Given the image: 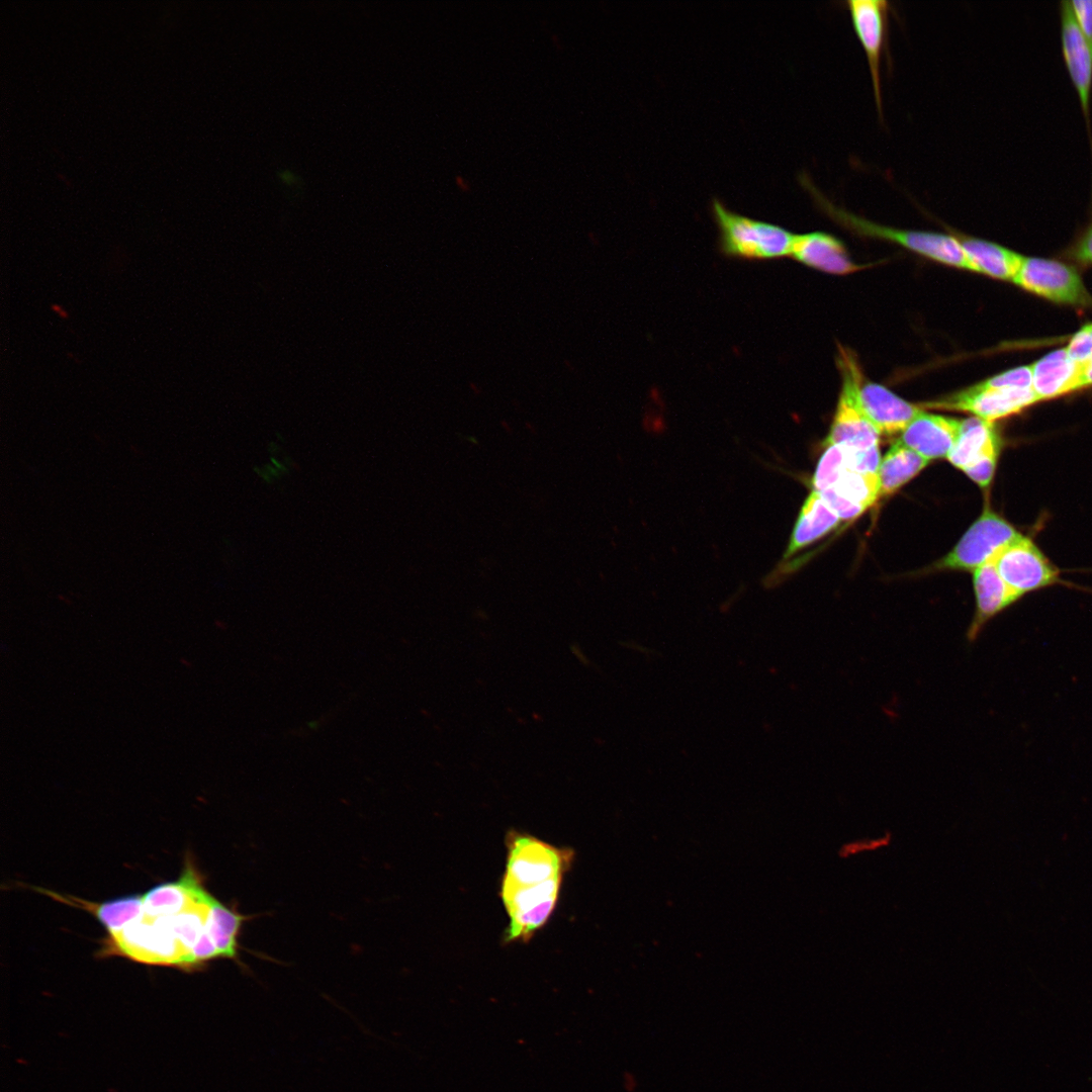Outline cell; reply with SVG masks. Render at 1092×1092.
I'll use <instances>...</instances> for the list:
<instances>
[{"instance_id":"1","label":"cell","mask_w":1092,"mask_h":1092,"mask_svg":"<svg viewBox=\"0 0 1092 1092\" xmlns=\"http://www.w3.org/2000/svg\"><path fill=\"white\" fill-rule=\"evenodd\" d=\"M506 848L500 884V898L509 916L505 940L527 942L553 914L574 852L515 830L507 834Z\"/></svg>"},{"instance_id":"2","label":"cell","mask_w":1092,"mask_h":1092,"mask_svg":"<svg viewBox=\"0 0 1092 1092\" xmlns=\"http://www.w3.org/2000/svg\"><path fill=\"white\" fill-rule=\"evenodd\" d=\"M804 185L815 201L835 221L856 234L884 239L936 262L970 270L960 240L950 235L900 230L877 224L832 204L806 179Z\"/></svg>"},{"instance_id":"3","label":"cell","mask_w":1092,"mask_h":1092,"mask_svg":"<svg viewBox=\"0 0 1092 1092\" xmlns=\"http://www.w3.org/2000/svg\"><path fill=\"white\" fill-rule=\"evenodd\" d=\"M720 247L727 256L769 260L791 255L795 235L769 222L753 219L713 202Z\"/></svg>"},{"instance_id":"4","label":"cell","mask_w":1092,"mask_h":1092,"mask_svg":"<svg viewBox=\"0 0 1092 1092\" xmlns=\"http://www.w3.org/2000/svg\"><path fill=\"white\" fill-rule=\"evenodd\" d=\"M103 953L188 970L187 953L172 929L171 915L149 916L143 911L122 930L109 935Z\"/></svg>"},{"instance_id":"5","label":"cell","mask_w":1092,"mask_h":1092,"mask_svg":"<svg viewBox=\"0 0 1092 1092\" xmlns=\"http://www.w3.org/2000/svg\"><path fill=\"white\" fill-rule=\"evenodd\" d=\"M837 365L841 389L833 422L825 443L839 445L849 451L879 447L880 433L863 412L858 388L863 372L850 350L839 348Z\"/></svg>"},{"instance_id":"6","label":"cell","mask_w":1092,"mask_h":1092,"mask_svg":"<svg viewBox=\"0 0 1092 1092\" xmlns=\"http://www.w3.org/2000/svg\"><path fill=\"white\" fill-rule=\"evenodd\" d=\"M1021 535L1011 523L986 508L936 567L974 571Z\"/></svg>"},{"instance_id":"7","label":"cell","mask_w":1092,"mask_h":1092,"mask_svg":"<svg viewBox=\"0 0 1092 1092\" xmlns=\"http://www.w3.org/2000/svg\"><path fill=\"white\" fill-rule=\"evenodd\" d=\"M1038 402L1032 388L992 387L979 382L952 394L926 401L922 408L963 412L984 421H995L1019 414Z\"/></svg>"},{"instance_id":"8","label":"cell","mask_w":1092,"mask_h":1092,"mask_svg":"<svg viewBox=\"0 0 1092 1092\" xmlns=\"http://www.w3.org/2000/svg\"><path fill=\"white\" fill-rule=\"evenodd\" d=\"M1000 449L994 423L971 416L961 420L959 437L947 460L985 488L994 477Z\"/></svg>"},{"instance_id":"9","label":"cell","mask_w":1092,"mask_h":1092,"mask_svg":"<svg viewBox=\"0 0 1092 1092\" xmlns=\"http://www.w3.org/2000/svg\"><path fill=\"white\" fill-rule=\"evenodd\" d=\"M1002 579L1021 597L1060 581V571L1037 545L1019 536L993 559Z\"/></svg>"},{"instance_id":"10","label":"cell","mask_w":1092,"mask_h":1092,"mask_svg":"<svg viewBox=\"0 0 1092 1092\" xmlns=\"http://www.w3.org/2000/svg\"><path fill=\"white\" fill-rule=\"evenodd\" d=\"M1023 289L1055 302L1091 306L1092 297L1071 267L1041 258L1024 257L1014 281Z\"/></svg>"},{"instance_id":"11","label":"cell","mask_w":1092,"mask_h":1092,"mask_svg":"<svg viewBox=\"0 0 1092 1092\" xmlns=\"http://www.w3.org/2000/svg\"><path fill=\"white\" fill-rule=\"evenodd\" d=\"M852 26L864 50L877 109L882 116L881 58L886 39L889 3L885 0L846 1Z\"/></svg>"},{"instance_id":"12","label":"cell","mask_w":1092,"mask_h":1092,"mask_svg":"<svg viewBox=\"0 0 1092 1092\" xmlns=\"http://www.w3.org/2000/svg\"><path fill=\"white\" fill-rule=\"evenodd\" d=\"M858 396L863 412L880 435L901 434L924 412L920 405L906 401L887 387L870 381L864 375Z\"/></svg>"},{"instance_id":"13","label":"cell","mask_w":1092,"mask_h":1092,"mask_svg":"<svg viewBox=\"0 0 1092 1092\" xmlns=\"http://www.w3.org/2000/svg\"><path fill=\"white\" fill-rule=\"evenodd\" d=\"M961 420L923 412L900 434V441L927 461L947 458L957 443Z\"/></svg>"},{"instance_id":"14","label":"cell","mask_w":1092,"mask_h":1092,"mask_svg":"<svg viewBox=\"0 0 1092 1092\" xmlns=\"http://www.w3.org/2000/svg\"><path fill=\"white\" fill-rule=\"evenodd\" d=\"M993 559L973 571L976 612L967 631L969 642L979 637L991 619L1022 598L1002 579Z\"/></svg>"},{"instance_id":"15","label":"cell","mask_w":1092,"mask_h":1092,"mask_svg":"<svg viewBox=\"0 0 1092 1092\" xmlns=\"http://www.w3.org/2000/svg\"><path fill=\"white\" fill-rule=\"evenodd\" d=\"M1061 23L1064 60L1087 115L1092 85V54L1074 17L1070 1L1061 3Z\"/></svg>"},{"instance_id":"16","label":"cell","mask_w":1092,"mask_h":1092,"mask_svg":"<svg viewBox=\"0 0 1092 1092\" xmlns=\"http://www.w3.org/2000/svg\"><path fill=\"white\" fill-rule=\"evenodd\" d=\"M819 493L841 521H850L881 497L879 474L847 469L830 488Z\"/></svg>"},{"instance_id":"17","label":"cell","mask_w":1092,"mask_h":1092,"mask_svg":"<svg viewBox=\"0 0 1092 1092\" xmlns=\"http://www.w3.org/2000/svg\"><path fill=\"white\" fill-rule=\"evenodd\" d=\"M791 256L811 268L830 274L844 275L860 268L850 259L840 241L821 232L795 235Z\"/></svg>"},{"instance_id":"18","label":"cell","mask_w":1092,"mask_h":1092,"mask_svg":"<svg viewBox=\"0 0 1092 1092\" xmlns=\"http://www.w3.org/2000/svg\"><path fill=\"white\" fill-rule=\"evenodd\" d=\"M1038 401L1080 389L1082 363L1071 359L1066 348L1056 350L1030 365Z\"/></svg>"},{"instance_id":"19","label":"cell","mask_w":1092,"mask_h":1092,"mask_svg":"<svg viewBox=\"0 0 1092 1092\" xmlns=\"http://www.w3.org/2000/svg\"><path fill=\"white\" fill-rule=\"evenodd\" d=\"M840 522L838 515L823 496L811 490L800 511L784 560L824 537L837 528Z\"/></svg>"},{"instance_id":"20","label":"cell","mask_w":1092,"mask_h":1092,"mask_svg":"<svg viewBox=\"0 0 1092 1092\" xmlns=\"http://www.w3.org/2000/svg\"><path fill=\"white\" fill-rule=\"evenodd\" d=\"M971 271L1014 281L1024 257L998 244L974 238L959 239Z\"/></svg>"},{"instance_id":"21","label":"cell","mask_w":1092,"mask_h":1092,"mask_svg":"<svg viewBox=\"0 0 1092 1092\" xmlns=\"http://www.w3.org/2000/svg\"><path fill=\"white\" fill-rule=\"evenodd\" d=\"M201 886L198 874L187 862L178 881L161 884L143 896V911L149 916L175 915L193 902Z\"/></svg>"},{"instance_id":"22","label":"cell","mask_w":1092,"mask_h":1092,"mask_svg":"<svg viewBox=\"0 0 1092 1092\" xmlns=\"http://www.w3.org/2000/svg\"><path fill=\"white\" fill-rule=\"evenodd\" d=\"M928 462L900 440L895 441L881 459L878 472L880 496L893 494L916 476Z\"/></svg>"},{"instance_id":"23","label":"cell","mask_w":1092,"mask_h":1092,"mask_svg":"<svg viewBox=\"0 0 1092 1092\" xmlns=\"http://www.w3.org/2000/svg\"><path fill=\"white\" fill-rule=\"evenodd\" d=\"M68 902L93 913L106 927L109 934H115L132 922L143 912V896H128L110 900L101 904L70 898Z\"/></svg>"},{"instance_id":"24","label":"cell","mask_w":1092,"mask_h":1092,"mask_svg":"<svg viewBox=\"0 0 1092 1092\" xmlns=\"http://www.w3.org/2000/svg\"><path fill=\"white\" fill-rule=\"evenodd\" d=\"M847 469L849 468L845 449L839 445L825 443V450L812 477V490L822 492L830 488Z\"/></svg>"},{"instance_id":"25","label":"cell","mask_w":1092,"mask_h":1092,"mask_svg":"<svg viewBox=\"0 0 1092 1092\" xmlns=\"http://www.w3.org/2000/svg\"><path fill=\"white\" fill-rule=\"evenodd\" d=\"M893 840L892 833H884L875 837L858 838L843 843L838 849L841 858H849L881 850L888 847Z\"/></svg>"},{"instance_id":"26","label":"cell","mask_w":1092,"mask_h":1092,"mask_svg":"<svg viewBox=\"0 0 1092 1092\" xmlns=\"http://www.w3.org/2000/svg\"><path fill=\"white\" fill-rule=\"evenodd\" d=\"M982 382L992 387L1030 388L1032 385L1031 367L1030 365L1020 366L1002 372Z\"/></svg>"},{"instance_id":"27","label":"cell","mask_w":1092,"mask_h":1092,"mask_svg":"<svg viewBox=\"0 0 1092 1092\" xmlns=\"http://www.w3.org/2000/svg\"><path fill=\"white\" fill-rule=\"evenodd\" d=\"M1066 351L1071 359L1084 363L1092 359V340L1088 326H1084L1071 339Z\"/></svg>"},{"instance_id":"28","label":"cell","mask_w":1092,"mask_h":1092,"mask_svg":"<svg viewBox=\"0 0 1092 1092\" xmlns=\"http://www.w3.org/2000/svg\"><path fill=\"white\" fill-rule=\"evenodd\" d=\"M1072 12L1092 54V0L1070 1Z\"/></svg>"},{"instance_id":"29","label":"cell","mask_w":1092,"mask_h":1092,"mask_svg":"<svg viewBox=\"0 0 1092 1092\" xmlns=\"http://www.w3.org/2000/svg\"><path fill=\"white\" fill-rule=\"evenodd\" d=\"M1072 255L1082 264H1092V222L1073 248Z\"/></svg>"},{"instance_id":"30","label":"cell","mask_w":1092,"mask_h":1092,"mask_svg":"<svg viewBox=\"0 0 1092 1092\" xmlns=\"http://www.w3.org/2000/svg\"><path fill=\"white\" fill-rule=\"evenodd\" d=\"M1092 385V359L1082 363V371L1080 377V389L1087 388Z\"/></svg>"},{"instance_id":"31","label":"cell","mask_w":1092,"mask_h":1092,"mask_svg":"<svg viewBox=\"0 0 1092 1092\" xmlns=\"http://www.w3.org/2000/svg\"><path fill=\"white\" fill-rule=\"evenodd\" d=\"M1087 326H1088V329H1089V332H1090V337H1091V340H1092V324H1088Z\"/></svg>"}]
</instances>
